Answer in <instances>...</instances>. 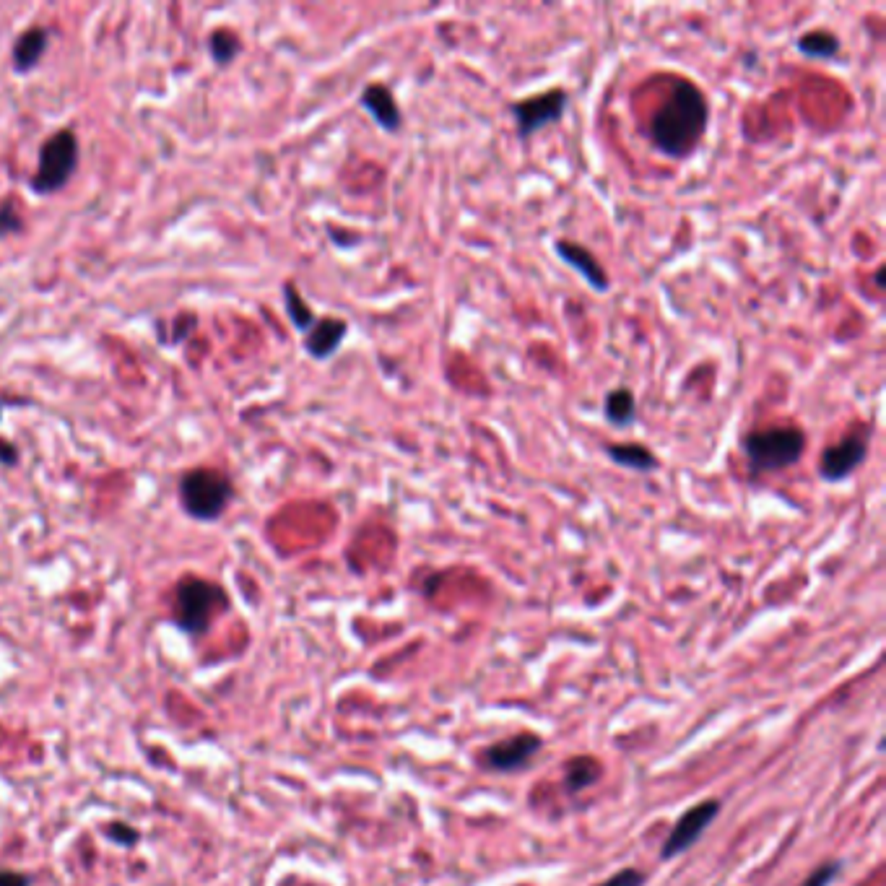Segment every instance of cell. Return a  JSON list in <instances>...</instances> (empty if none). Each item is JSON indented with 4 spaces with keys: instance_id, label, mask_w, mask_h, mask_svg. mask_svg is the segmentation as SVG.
Segmentation results:
<instances>
[{
    "instance_id": "obj_12",
    "label": "cell",
    "mask_w": 886,
    "mask_h": 886,
    "mask_svg": "<svg viewBox=\"0 0 886 886\" xmlns=\"http://www.w3.org/2000/svg\"><path fill=\"white\" fill-rule=\"evenodd\" d=\"M349 336V323L341 317H317L307 333H304V349L315 362H325L336 354Z\"/></svg>"
},
{
    "instance_id": "obj_7",
    "label": "cell",
    "mask_w": 886,
    "mask_h": 886,
    "mask_svg": "<svg viewBox=\"0 0 886 886\" xmlns=\"http://www.w3.org/2000/svg\"><path fill=\"white\" fill-rule=\"evenodd\" d=\"M78 162V141L73 130H60L47 138L39 149L37 175L32 177L34 193H58L65 182L71 180Z\"/></svg>"
},
{
    "instance_id": "obj_21",
    "label": "cell",
    "mask_w": 886,
    "mask_h": 886,
    "mask_svg": "<svg viewBox=\"0 0 886 886\" xmlns=\"http://www.w3.org/2000/svg\"><path fill=\"white\" fill-rule=\"evenodd\" d=\"M642 884H645V874H642V871H637V868H621V871H616L614 876H608V879L598 886H642Z\"/></svg>"
},
{
    "instance_id": "obj_6",
    "label": "cell",
    "mask_w": 886,
    "mask_h": 886,
    "mask_svg": "<svg viewBox=\"0 0 886 886\" xmlns=\"http://www.w3.org/2000/svg\"><path fill=\"white\" fill-rule=\"evenodd\" d=\"M871 453V429L858 427L853 432L842 434L835 445L824 447L816 460V473L819 479L829 486L845 484L850 476L861 471L863 463Z\"/></svg>"
},
{
    "instance_id": "obj_19",
    "label": "cell",
    "mask_w": 886,
    "mask_h": 886,
    "mask_svg": "<svg viewBox=\"0 0 886 886\" xmlns=\"http://www.w3.org/2000/svg\"><path fill=\"white\" fill-rule=\"evenodd\" d=\"M237 52H240V39L237 34L227 32V29H221V32L211 34V55L219 65H227L237 58Z\"/></svg>"
},
{
    "instance_id": "obj_18",
    "label": "cell",
    "mask_w": 886,
    "mask_h": 886,
    "mask_svg": "<svg viewBox=\"0 0 886 886\" xmlns=\"http://www.w3.org/2000/svg\"><path fill=\"white\" fill-rule=\"evenodd\" d=\"M284 302H286V312H289V320H292V323H294V328L302 330V333H307V330H310L312 325H315L317 315H315V312H312L310 304L304 302L302 294L297 292V286L286 284Z\"/></svg>"
},
{
    "instance_id": "obj_2",
    "label": "cell",
    "mask_w": 886,
    "mask_h": 886,
    "mask_svg": "<svg viewBox=\"0 0 886 886\" xmlns=\"http://www.w3.org/2000/svg\"><path fill=\"white\" fill-rule=\"evenodd\" d=\"M738 447L754 476L790 471L809 450V434L796 424H767L741 434Z\"/></svg>"
},
{
    "instance_id": "obj_17",
    "label": "cell",
    "mask_w": 886,
    "mask_h": 886,
    "mask_svg": "<svg viewBox=\"0 0 886 886\" xmlns=\"http://www.w3.org/2000/svg\"><path fill=\"white\" fill-rule=\"evenodd\" d=\"M598 775H601V764L595 762L593 757H577L567 764L564 785H567L570 793H580V790L590 788L598 780Z\"/></svg>"
},
{
    "instance_id": "obj_9",
    "label": "cell",
    "mask_w": 886,
    "mask_h": 886,
    "mask_svg": "<svg viewBox=\"0 0 886 886\" xmlns=\"http://www.w3.org/2000/svg\"><path fill=\"white\" fill-rule=\"evenodd\" d=\"M554 255L562 260L564 266L572 268L595 294H606L611 289V276H608L606 266H603L601 258L590 247H585L583 242L557 240L554 242Z\"/></svg>"
},
{
    "instance_id": "obj_15",
    "label": "cell",
    "mask_w": 886,
    "mask_h": 886,
    "mask_svg": "<svg viewBox=\"0 0 886 886\" xmlns=\"http://www.w3.org/2000/svg\"><path fill=\"white\" fill-rule=\"evenodd\" d=\"M796 50L803 58L832 63L842 55V39L832 29H809L796 39Z\"/></svg>"
},
{
    "instance_id": "obj_4",
    "label": "cell",
    "mask_w": 886,
    "mask_h": 886,
    "mask_svg": "<svg viewBox=\"0 0 886 886\" xmlns=\"http://www.w3.org/2000/svg\"><path fill=\"white\" fill-rule=\"evenodd\" d=\"M567 110H570V91L562 89V86L538 91L531 97L512 99L507 104V112L515 120V136L520 141H531L533 136L549 130L551 125H559Z\"/></svg>"
},
{
    "instance_id": "obj_8",
    "label": "cell",
    "mask_w": 886,
    "mask_h": 886,
    "mask_svg": "<svg viewBox=\"0 0 886 886\" xmlns=\"http://www.w3.org/2000/svg\"><path fill=\"white\" fill-rule=\"evenodd\" d=\"M718 814H720V801H715V798L697 803V806H692V809L686 811L679 822H676V827L671 829L666 845H663V853H660L663 855V861H671V858H676V855L686 853V850L692 848L694 842L705 835V829L715 822V816Z\"/></svg>"
},
{
    "instance_id": "obj_3",
    "label": "cell",
    "mask_w": 886,
    "mask_h": 886,
    "mask_svg": "<svg viewBox=\"0 0 886 886\" xmlns=\"http://www.w3.org/2000/svg\"><path fill=\"white\" fill-rule=\"evenodd\" d=\"M227 608V595L216 583L185 577L175 590V621L193 637H201L219 611Z\"/></svg>"
},
{
    "instance_id": "obj_5",
    "label": "cell",
    "mask_w": 886,
    "mask_h": 886,
    "mask_svg": "<svg viewBox=\"0 0 886 886\" xmlns=\"http://www.w3.org/2000/svg\"><path fill=\"white\" fill-rule=\"evenodd\" d=\"M232 481L214 468H195L180 479L182 507L195 520H216L232 499Z\"/></svg>"
},
{
    "instance_id": "obj_24",
    "label": "cell",
    "mask_w": 886,
    "mask_h": 886,
    "mask_svg": "<svg viewBox=\"0 0 886 886\" xmlns=\"http://www.w3.org/2000/svg\"><path fill=\"white\" fill-rule=\"evenodd\" d=\"M0 886H32V879L19 871H0Z\"/></svg>"
},
{
    "instance_id": "obj_22",
    "label": "cell",
    "mask_w": 886,
    "mask_h": 886,
    "mask_svg": "<svg viewBox=\"0 0 886 886\" xmlns=\"http://www.w3.org/2000/svg\"><path fill=\"white\" fill-rule=\"evenodd\" d=\"M21 216L19 211L13 208V203H6V206H0V237L3 234H16L21 232Z\"/></svg>"
},
{
    "instance_id": "obj_10",
    "label": "cell",
    "mask_w": 886,
    "mask_h": 886,
    "mask_svg": "<svg viewBox=\"0 0 886 886\" xmlns=\"http://www.w3.org/2000/svg\"><path fill=\"white\" fill-rule=\"evenodd\" d=\"M541 746H544V741L536 733H520V736L505 738V741H497L489 749H484L481 762L494 772L523 770L525 764L541 751Z\"/></svg>"
},
{
    "instance_id": "obj_20",
    "label": "cell",
    "mask_w": 886,
    "mask_h": 886,
    "mask_svg": "<svg viewBox=\"0 0 886 886\" xmlns=\"http://www.w3.org/2000/svg\"><path fill=\"white\" fill-rule=\"evenodd\" d=\"M842 874V863L840 861H829L822 863L819 868H814L806 879H803L801 886H829L837 876Z\"/></svg>"
},
{
    "instance_id": "obj_16",
    "label": "cell",
    "mask_w": 886,
    "mask_h": 886,
    "mask_svg": "<svg viewBox=\"0 0 886 886\" xmlns=\"http://www.w3.org/2000/svg\"><path fill=\"white\" fill-rule=\"evenodd\" d=\"M47 50V32L32 26L29 32L21 34L13 45V60H16V71H32L34 65L39 63V58L45 55Z\"/></svg>"
},
{
    "instance_id": "obj_25",
    "label": "cell",
    "mask_w": 886,
    "mask_h": 886,
    "mask_svg": "<svg viewBox=\"0 0 886 886\" xmlns=\"http://www.w3.org/2000/svg\"><path fill=\"white\" fill-rule=\"evenodd\" d=\"M876 286H879V292H884V266L876 268Z\"/></svg>"
},
{
    "instance_id": "obj_23",
    "label": "cell",
    "mask_w": 886,
    "mask_h": 886,
    "mask_svg": "<svg viewBox=\"0 0 886 886\" xmlns=\"http://www.w3.org/2000/svg\"><path fill=\"white\" fill-rule=\"evenodd\" d=\"M107 835L112 837V842H117V845H128V848H133V845H136V840H138V832L133 827H128V824H112L110 829H107Z\"/></svg>"
},
{
    "instance_id": "obj_14",
    "label": "cell",
    "mask_w": 886,
    "mask_h": 886,
    "mask_svg": "<svg viewBox=\"0 0 886 886\" xmlns=\"http://www.w3.org/2000/svg\"><path fill=\"white\" fill-rule=\"evenodd\" d=\"M603 419L608 421V427L614 429H629L637 424L640 419V406H637V395L627 385H619V388H611L603 395Z\"/></svg>"
},
{
    "instance_id": "obj_1",
    "label": "cell",
    "mask_w": 886,
    "mask_h": 886,
    "mask_svg": "<svg viewBox=\"0 0 886 886\" xmlns=\"http://www.w3.org/2000/svg\"><path fill=\"white\" fill-rule=\"evenodd\" d=\"M707 125H710L707 91L692 78L679 76L671 78L663 102L647 117L645 136L660 156L684 162L702 146Z\"/></svg>"
},
{
    "instance_id": "obj_11",
    "label": "cell",
    "mask_w": 886,
    "mask_h": 886,
    "mask_svg": "<svg viewBox=\"0 0 886 886\" xmlns=\"http://www.w3.org/2000/svg\"><path fill=\"white\" fill-rule=\"evenodd\" d=\"M359 107L375 120L377 128L390 133V136L403 130V110L388 84L372 81V84L364 86L362 94H359Z\"/></svg>"
},
{
    "instance_id": "obj_13",
    "label": "cell",
    "mask_w": 886,
    "mask_h": 886,
    "mask_svg": "<svg viewBox=\"0 0 886 886\" xmlns=\"http://www.w3.org/2000/svg\"><path fill=\"white\" fill-rule=\"evenodd\" d=\"M603 453L614 466L624 468V471L655 473L660 468L658 455L642 442H606Z\"/></svg>"
}]
</instances>
